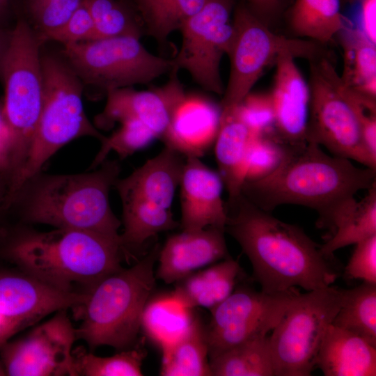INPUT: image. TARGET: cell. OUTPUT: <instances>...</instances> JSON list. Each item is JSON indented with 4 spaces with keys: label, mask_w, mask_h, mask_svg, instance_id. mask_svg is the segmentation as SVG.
<instances>
[{
    "label": "cell",
    "mask_w": 376,
    "mask_h": 376,
    "mask_svg": "<svg viewBox=\"0 0 376 376\" xmlns=\"http://www.w3.org/2000/svg\"><path fill=\"white\" fill-rule=\"evenodd\" d=\"M226 208L225 231L249 258L262 290L281 292L300 287L312 291L336 280L329 258L301 228L273 217L242 194L228 200Z\"/></svg>",
    "instance_id": "cell-1"
},
{
    "label": "cell",
    "mask_w": 376,
    "mask_h": 376,
    "mask_svg": "<svg viewBox=\"0 0 376 376\" xmlns=\"http://www.w3.org/2000/svg\"><path fill=\"white\" fill-rule=\"evenodd\" d=\"M375 180L376 170L356 166L305 141L284 144L279 166L260 180L244 182L241 194L267 212L286 204L310 207L318 212L322 224L330 225L335 214L358 191L375 185Z\"/></svg>",
    "instance_id": "cell-2"
},
{
    "label": "cell",
    "mask_w": 376,
    "mask_h": 376,
    "mask_svg": "<svg viewBox=\"0 0 376 376\" xmlns=\"http://www.w3.org/2000/svg\"><path fill=\"white\" fill-rule=\"evenodd\" d=\"M92 172L52 175L40 171L27 179L10 201L25 224L94 233L120 244V221L112 211L109 191L118 178V161L104 160Z\"/></svg>",
    "instance_id": "cell-3"
},
{
    "label": "cell",
    "mask_w": 376,
    "mask_h": 376,
    "mask_svg": "<svg viewBox=\"0 0 376 376\" xmlns=\"http://www.w3.org/2000/svg\"><path fill=\"white\" fill-rule=\"evenodd\" d=\"M5 256L22 272L67 292H86L106 276L122 269L120 243L76 229L40 232L19 230L5 246Z\"/></svg>",
    "instance_id": "cell-4"
},
{
    "label": "cell",
    "mask_w": 376,
    "mask_h": 376,
    "mask_svg": "<svg viewBox=\"0 0 376 376\" xmlns=\"http://www.w3.org/2000/svg\"><path fill=\"white\" fill-rule=\"evenodd\" d=\"M160 249L156 244L132 267L98 281L73 309L81 320L75 329L77 338L91 350L102 345L126 349L135 342L143 309L155 285L154 265Z\"/></svg>",
    "instance_id": "cell-5"
},
{
    "label": "cell",
    "mask_w": 376,
    "mask_h": 376,
    "mask_svg": "<svg viewBox=\"0 0 376 376\" xmlns=\"http://www.w3.org/2000/svg\"><path fill=\"white\" fill-rule=\"evenodd\" d=\"M44 81L43 104L32 145L17 180L7 191V205L20 186L41 171L46 162L70 141L91 136L106 137L91 123L84 109V85L66 61L41 56Z\"/></svg>",
    "instance_id": "cell-6"
},
{
    "label": "cell",
    "mask_w": 376,
    "mask_h": 376,
    "mask_svg": "<svg viewBox=\"0 0 376 376\" xmlns=\"http://www.w3.org/2000/svg\"><path fill=\"white\" fill-rule=\"evenodd\" d=\"M42 44L30 24L23 18L18 19L12 30L0 75L4 86L2 109L13 141L8 189L26 163L42 107Z\"/></svg>",
    "instance_id": "cell-7"
},
{
    "label": "cell",
    "mask_w": 376,
    "mask_h": 376,
    "mask_svg": "<svg viewBox=\"0 0 376 376\" xmlns=\"http://www.w3.org/2000/svg\"><path fill=\"white\" fill-rule=\"evenodd\" d=\"M309 115L306 141L324 146L333 155L376 170L361 134L360 105L368 97L346 87L326 55L308 61Z\"/></svg>",
    "instance_id": "cell-8"
},
{
    "label": "cell",
    "mask_w": 376,
    "mask_h": 376,
    "mask_svg": "<svg viewBox=\"0 0 376 376\" xmlns=\"http://www.w3.org/2000/svg\"><path fill=\"white\" fill-rule=\"evenodd\" d=\"M233 36L226 55L230 74L220 107H236L251 92L263 71L284 52L308 61L325 55L322 45L300 38H287L272 32L265 21L241 0L233 13Z\"/></svg>",
    "instance_id": "cell-9"
},
{
    "label": "cell",
    "mask_w": 376,
    "mask_h": 376,
    "mask_svg": "<svg viewBox=\"0 0 376 376\" xmlns=\"http://www.w3.org/2000/svg\"><path fill=\"white\" fill-rule=\"evenodd\" d=\"M63 54L84 86L104 92L148 84L173 68V59L154 55L140 38L120 36L64 46Z\"/></svg>",
    "instance_id": "cell-10"
},
{
    "label": "cell",
    "mask_w": 376,
    "mask_h": 376,
    "mask_svg": "<svg viewBox=\"0 0 376 376\" xmlns=\"http://www.w3.org/2000/svg\"><path fill=\"white\" fill-rule=\"evenodd\" d=\"M342 290L298 294L269 336L274 376H308L324 334L338 311Z\"/></svg>",
    "instance_id": "cell-11"
},
{
    "label": "cell",
    "mask_w": 376,
    "mask_h": 376,
    "mask_svg": "<svg viewBox=\"0 0 376 376\" xmlns=\"http://www.w3.org/2000/svg\"><path fill=\"white\" fill-rule=\"evenodd\" d=\"M238 0H205L180 30V48L174 65L186 70L203 89L222 95L220 63L233 36V13Z\"/></svg>",
    "instance_id": "cell-12"
},
{
    "label": "cell",
    "mask_w": 376,
    "mask_h": 376,
    "mask_svg": "<svg viewBox=\"0 0 376 376\" xmlns=\"http://www.w3.org/2000/svg\"><path fill=\"white\" fill-rule=\"evenodd\" d=\"M299 293L293 289L281 292L242 288L213 308L206 330L208 357L245 341L265 337L272 331Z\"/></svg>",
    "instance_id": "cell-13"
},
{
    "label": "cell",
    "mask_w": 376,
    "mask_h": 376,
    "mask_svg": "<svg viewBox=\"0 0 376 376\" xmlns=\"http://www.w3.org/2000/svg\"><path fill=\"white\" fill-rule=\"evenodd\" d=\"M66 311L56 312L25 336L0 349L6 375L74 376L72 346L77 338Z\"/></svg>",
    "instance_id": "cell-14"
},
{
    "label": "cell",
    "mask_w": 376,
    "mask_h": 376,
    "mask_svg": "<svg viewBox=\"0 0 376 376\" xmlns=\"http://www.w3.org/2000/svg\"><path fill=\"white\" fill-rule=\"evenodd\" d=\"M178 71L174 66L167 82L159 87L144 91L126 87L109 91L105 107L95 116L94 125L97 129L109 130L116 123L136 119L161 138L175 109L186 95Z\"/></svg>",
    "instance_id": "cell-15"
},
{
    "label": "cell",
    "mask_w": 376,
    "mask_h": 376,
    "mask_svg": "<svg viewBox=\"0 0 376 376\" xmlns=\"http://www.w3.org/2000/svg\"><path fill=\"white\" fill-rule=\"evenodd\" d=\"M86 292L57 289L22 272L0 274V311L15 333L62 310L74 309Z\"/></svg>",
    "instance_id": "cell-16"
},
{
    "label": "cell",
    "mask_w": 376,
    "mask_h": 376,
    "mask_svg": "<svg viewBox=\"0 0 376 376\" xmlns=\"http://www.w3.org/2000/svg\"><path fill=\"white\" fill-rule=\"evenodd\" d=\"M179 186L182 230L208 227L225 230L227 212L221 197L224 183L218 172L198 157H186Z\"/></svg>",
    "instance_id": "cell-17"
},
{
    "label": "cell",
    "mask_w": 376,
    "mask_h": 376,
    "mask_svg": "<svg viewBox=\"0 0 376 376\" xmlns=\"http://www.w3.org/2000/svg\"><path fill=\"white\" fill-rule=\"evenodd\" d=\"M295 59L289 52L279 55L275 62L274 84L269 93L274 111L276 137L289 145L306 141L310 104L308 84Z\"/></svg>",
    "instance_id": "cell-18"
},
{
    "label": "cell",
    "mask_w": 376,
    "mask_h": 376,
    "mask_svg": "<svg viewBox=\"0 0 376 376\" xmlns=\"http://www.w3.org/2000/svg\"><path fill=\"white\" fill-rule=\"evenodd\" d=\"M225 232L208 227L171 236L160 249L157 276L167 284L175 283L201 267L230 257Z\"/></svg>",
    "instance_id": "cell-19"
},
{
    "label": "cell",
    "mask_w": 376,
    "mask_h": 376,
    "mask_svg": "<svg viewBox=\"0 0 376 376\" xmlns=\"http://www.w3.org/2000/svg\"><path fill=\"white\" fill-rule=\"evenodd\" d=\"M221 107L198 95L186 94L175 109L160 138L165 146L185 158L203 156L214 143L220 124Z\"/></svg>",
    "instance_id": "cell-20"
},
{
    "label": "cell",
    "mask_w": 376,
    "mask_h": 376,
    "mask_svg": "<svg viewBox=\"0 0 376 376\" xmlns=\"http://www.w3.org/2000/svg\"><path fill=\"white\" fill-rule=\"evenodd\" d=\"M173 149L165 148L113 187L120 199L139 198L170 209L180 185L185 159Z\"/></svg>",
    "instance_id": "cell-21"
},
{
    "label": "cell",
    "mask_w": 376,
    "mask_h": 376,
    "mask_svg": "<svg viewBox=\"0 0 376 376\" xmlns=\"http://www.w3.org/2000/svg\"><path fill=\"white\" fill-rule=\"evenodd\" d=\"M315 366L326 376H375L376 347L331 324L319 347Z\"/></svg>",
    "instance_id": "cell-22"
},
{
    "label": "cell",
    "mask_w": 376,
    "mask_h": 376,
    "mask_svg": "<svg viewBox=\"0 0 376 376\" xmlns=\"http://www.w3.org/2000/svg\"><path fill=\"white\" fill-rule=\"evenodd\" d=\"M236 107L221 109L219 128L214 142L218 173L228 191V200L241 194L245 180L246 154L253 136L240 118Z\"/></svg>",
    "instance_id": "cell-23"
},
{
    "label": "cell",
    "mask_w": 376,
    "mask_h": 376,
    "mask_svg": "<svg viewBox=\"0 0 376 376\" xmlns=\"http://www.w3.org/2000/svg\"><path fill=\"white\" fill-rule=\"evenodd\" d=\"M240 272L237 261L228 257L176 281L171 295L184 306L212 310L233 292Z\"/></svg>",
    "instance_id": "cell-24"
},
{
    "label": "cell",
    "mask_w": 376,
    "mask_h": 376,
    "mask_svg": "<svg viewBox=\"0 0 376 376\" xmlns=\"http://www.w3.org/2000/svg\"><path fill=\"white\" fill-rule=\"evenodd\" d=\"M336 36L343 54L342 82L357 93L376 99V43L347 24Z\"/></svg>",
    "instance_id": "cell-25"
},
{
    "label": "cell",
    "mask_w": 376,
    "mask_h": 376,
    "mask_svg": "<svg viewBox=\"0 0 376 376\" xmlns=\"http://www.w3.org/2000/svg\"><path fill=\"white\" fill-rule=\"evenodd\" d=\"M330 226L335 228L334 234L320 246L327 258L340 248L376 235V185L361 201L354 198L338 211Z\"/></svg>",
    "instance_id": "cell-26"
},
{
    "label": "cell",
    "mask_w": 376,
    "mask_h": 376,
    "mask_svg": "<svg viewBox=\"0 0 376 376\" xmlns=\"http://www.w3.org/2000/svg\"><path fill=\"white\" fill-rule=\"evenodd\" d=\"M160 375L212 376L205 328L195 318L187 331L162 350Z\"/></svg>",
    "instance_id": "cell-27"
},
{
    "label": "cell",
    "mask_w": 376,
    "mask_h": 376,
    "mask_svg": "<svg viewBox=\"0 0 376 376\" xmlns=\"http://www.w3.org/2000/svg\"><path fill=\"white\" fill-rule=\"evenodd\" d=\"M341 6L340 0H295L290 27L299 37L325 45L347 24Z\"/></svg>",
    "instance_id": "cell-28"
},
{
    "label": "cell",
    "mask_w": 376,
    "mask_h": 376,
    "mask_svg": "<svg viewBox=\"0 0 376 376\" xmlns=\"http://www.w3.org/2000/svg\"><path fill=\"white\" fill-rule=\"evenodd\" d=\"M194 319L192 308L184 306L170 295L147 302L141 328L162 350L182 336Z\"/></svg>",
    "instance_id": "cell-29"
},
{
    "label": "cell",
    "mask_w": 376,
    "mask_h": 376,
    "mask_svg": "<svg viewBox=\"0 0 376 376\" xmlns=\"http://www.w3.org/2000/svg\"><path fill=\"white\" fill-rule=\"evenodd\" d=\"M214 376H274L269 336L251 339L210 358Z\"/></svg>",
    "instance_id": "cell-30"
},
{
    "label": "cell",
    "mask_w": 376,
    "mask_h": 376,
    "mask_svg": "<svg viewBox=\"0 0 376 376\" xmlns=\"http://www.w3.org/2000/svg\"><path fill=\"white\" fill-rule=\"evenodd\" d=\"M121 202L124 229L120 243L124 252L127 247L139 246L157 233L180 226L169 208L139 198L121 199Z\"/></svg>",
    "instance_id": "cell-31"
},
{
    "label": "cell",
    "mask_w": 376,
    "mask_h": 376,
    "mask_svg": "<svg viewBox=\"0 0 376 376\" xmlns=\"http://www.w3.org/2000/svg\"><path fill=\"white\" fill-rule=\"evenodd\" d=\"M143 24L145 35L159 45L167 42L174 31H180L197 13L205 0H131Z\"/></svg>",
    "instance_id": "cell-32"
},
{
    "label": "cell",
    "mask_w": 376,
    "mask_h": 376,
    "mask_svg": "<svg viewBox=\"0 0 376 376\" xmlns=\"http://www.w3.org/2000/svg\"><path fill=\"white\" fill-rule=\"evenodd\" d=\"M331 324L376 347V284L363 282L342 290L341 304Z\"/></svg>",
    "instance_id": "cell-33"
},
{
    "label": "cell",
    "mask_w": 376,
    "mask_h": 376,
    "mask_svg": "<svg viewBox=\"0 0 376 376\" xmlns=\"http://www.w3.org/2000/svg\"><path fill=\"white\" fill-rule=\"evenodd\" d=\"M93 18L95 39L145 35L141 18L131 0H84ZM94 39V40H95Z\"/></svg>",
    "instance_id": "cell-34"
},
{
    "label": "cell",
    "mask_w": 376,
    "mask_h": 376,
    "mask_svg": "<svg viewBox=\"0 0 376 376\" xmlns=\"http://www.w3.org/2000/svg\"><path fill=\"white\" fill-rule=\"evenodd\" d=\"M145 352L140 348L102 357L79 347L72 350L74 376H141Z\"/></svg>",
    "instance_id": "cell-35"
},
{
    "label": "cell",
    "mask_w": 376,
    "mask_h": 376,
    "mask_svg": "<svg viewBox=\"0 0 376 376\" xmlns=\"http://www.w3.org/2000/svg\"><path fill=\"white\" fill-rule=\"evenodd\" d=\"M84 0H25L32 29L43 43L59 30Z\"/></svg>",
    "instance_id": "cell-36"
},
{
    "label": "cell",
    "mask_w": 376,
    "mask_h": 376,
    "mask_svg": "<svg viewBox=\"0 0 376 376\" xmlns=\"http://www.w3.org/2000/svg\"><path fill=\"white\" fill-rule=\"evenodd\" d=\"M120 127L101 142V148L90 169L101 164L111 151L120 159L132 155L151 143L156 134L141 121L127 119L120 123Z\"/></svg>",
    "instance_id": "cell-37"
},
{
    "label": "cell",
    "mask_w": 376,
    "mask_h": 376,
    "mask_svg": "<svg viewBox=\"0 0 376 376\" xmlns=\"http://www.w3.org/2000/svg\"><path fill=\"white\" fill-rule=\"evenodd\" d=\"M284 144L272 135L253 136L246 159V181L260 180L271 174L281 163Z\"/></svg>",
    "instance_id": "cell-38"
},
{
    "label": "cell",
    "mask_w": 376,
    "mask_h": 376,
    "mask_svg": "<svg viewBox=\"0 0 376 376\" xmlns=\"http://www.w3.org/2000/svg\"><path fill=\"white\" fill-rule=\"evenodd\" d=\"M237 112L253 136L272 135L275 116L270 94H247L236 107Z\"/></svg>",
    "instance_id": "cell-39"
},
{
    "label": "cell",
    "mask_w": 376,
    "mask_h": 376,
    "mask_svg": "<svg viewBox=\"0 0 376 376\" xmlns=\"http://www.w3.org/2000/svg\"><path fill=\"white\" fill-rule=\"evenodd\" d=\"M346 273L350 278L376 284V235L356 244Z\"/></svg>",
    "instance_id": "cell-40"
},
{
    "label": "cell",
    "mask_w": 376,
    "mask_h": 376,
    "mask_svg": "<svg viewBox=\"0 0 376 376\" xmlns=\"http://www.w3.org/2000/svg\"><path fill=\"white\" fill-rule=\"evenodd\" d=\"M95 39V28L91 15L84 3L65 24L54 33L49 40L63 46Z\"/></svg>",
    "instance_id": "cell-41"
},
{
    "label": "cell",
    "mask_w": 376,
    "mask_h": 376,
    "mask_svg": "<svg viewBox=\"0 0 376 376\" xmlns=\"http://www.w3.org/2000/svg\"><path fill=\"white\" fill-rule=\"evenodd\" d=\"M12 148L10 129L4 116L2 105H0V174L6 179L7 186L11 171Z\"/></svg>",
    "instance_id": "cell-42"
},
{
    "label": "cell",
    "mask_w": 376,
    "mask_h": 376,
    "mask_svg": "<svg viewBox=\"0 0 376 376\" xmlns=\"http://www.w3.org/2000/svg\"><path fill=\"white\" fill-rule=\"evenodd\" d=\"M360 17L362 29L367 38L376 43L375 5L376 0H361Z\"/></svg>",
    "instance_id": "cell-43"
},
{
    "label": "cell",
    "mask_w": 376,
    "mask_h": 376,
    "mask_svg": "<svg viewBox=\"0 0 376 376\" xmlns=\"http://www.w3.org/2000/svg\"><path fill=\"white\" fill-rule=\"evenodd\" d=\"M256 15L263 17L278 9L280 0H241Z\"/></svg>",
    "instance_id": "cell-44"
},
{
    "label": "cell",
    "mask_w": 376,
    "mask_h": 376,
    "mask_svg": "<svg viewBox=\"0 0 376 376\" xmlns=\"http://www.w3.org/2000/svg\"><path fill=\"white\" fill-rule=\"evenodd\" d=\"M15 333L8 319L0 311V349Z\"/></svg>",
    "instance_id": "cell-45"
},
{
    "label": "cell",
    "mask_w": 376,
    "mask_h": 376,
    "mask_svg": "<svg viewBox=\"0 0 376 376\" xmlns=\"http://www.w3.org/2000/svg\"><path fill=\"white\" fill-rule=\"evenodd\" d=\"M12 31L0 28V75L3 62L8 49Z\"/></svg>",
    "instance_id": "cell-46"
},
{
    "label": "cell",
    "mask_w": 376,
    "mask_h": 376,
    "mask_svg": "<svg viewBox=\"0 0 376 376\" xmlns=\"http://www.w3.org/2000/svg\"><path fill=\"white\" fill-rule=\"evenodd\" d=\"M7 187L6 179L0 174V211L6 210L4 203L7 193Z\"/></svg>",
    "instance_id": "cell-47"
},
{
    "label": "cell",
    "mask_w": 376,
    "mask_h": 376,
    "mask_svg": "<svg viewBox=\"0 0 376 376\" xmlns=\"http://www.w3.org/2000/svg\"><path fill=\"white\" fill-rule=\"evenodd\" d=\"M10 0H0V15L7 9Z\"/></svg>",
    "instance_id": "cell-48"
},
{
    "label": "cell",
    "mask_w": 376,
    "mask_h": 376,
    "mask_svg": "<svg viewBox=\"0 0 376 376\" xmlns=\"http://www.w3.org/2000/svg\"><path fill=\"white\" fill-rule=\"evenodd\" d=\"M361 0H340L341 5L353 4L359 2Z\"/></svg>",
    "instance_id": "cell-49"
},
{
    "label": "cell",
    "mask_w": 376,
    "mask_h": 376,
    "mask_svg": "<svg viewBox=\"0 0 376 376\" xmlns=\"http://www.w3.org/2000/svg\"><path fill=\"white\" fill-rule=\"evenodd\" d=\"M6 375V373L4 371V369L1 368V367H0V375Z\"/></svg>",
    "instance_id": "cell-50"
}]
</instances>
